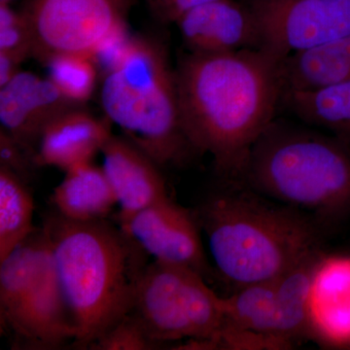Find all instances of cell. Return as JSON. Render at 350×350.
Returning a JSON list of instances; mask_svg holds the SVG:
<instances>
[{"label": "cell", "instance_id": "6da1fadb", "mask_svg": "<svg viewBox=\"0 0 350 350\" xmlns=\"http://www.w3.org/2000/svg\"><path fill=\"white\" fill-rule=\"evenodd\" d=\"M283 59L266 48L190 53L175 69L182 124L222 180L241 181L251 148L282 101Z\"/></svg>", "mask_w": 350, "mask_h": 350}, {"label": "cell", "instance_id": "7a4b0ae2", "mask_svg": "<svg viewBox=\"0 0 350 350\" xmlns=\"http://www.w3.org/2000/svg\"><path fill=\"white\" fill-rule=\"evenodd\" d=\"M193 211L214 268L236 289L275 280L322 251L323 224L319 219L241 181L223 180Z\"/></svg>", "mask_w": 350, "mask_h": 350}, {"label": "cell", "instance_id": "3957f363", "mask_svg": "<svg viewBox=\"0 0 350 350\" xmlns=\"http://www.w3.org/2000/svg\"><path fill=\"white\" fill-rule=\"evenodd\" d=\"M42 230L75 321L73 342L89 349L131 312L144 251L107 219L79 222L57 213Z\"/></svg>", "mask_w": 350, "mask_h": 350}, {"label": "cell", "instance_id": "277c9868", "mask_svg": "<svg viewBox=\"0 0 350 350\" xmlns=\"http://www.w3.org/2000/svg\"><path fill=\"white\" fill-rule=\"evenodd\" d=\"M241 182L320 222L350 213V146L273 121L251 148Z\"/></svg>", "mask_w": 350, "mask_h": 350}, {"label": "cell", "instance_id": "5b68a950", "mask_svg": "<svg viewBox=\"0 0 350 350\" xmlns=\"http://www.w3.org/2000/svg\"><path fill=\"white\" fill-rule=\"evenodd\" d=\"M100 98L105 117L161 167L184 165L196 153L182 124L175 69L159 39L131 38L103 76Z\"/></svg>", "mask_w": 350, "mask_h": 350}, {"label": "cell", "instance_id": "8992f818", "mask_svg": "<svg viewBox=\"0 0 350 350\" xmlns=\"http://www.w3.org/2000/svg\"><path fill=\"white\" fill-rule=\"evenodd\" d=\"M131 314L157 345L194 340L200 349H217L224 325V298L192 269L156 261L138 275Z\"/></svg>", "mask_w": 350, "mask_h": 350}, {"label": "cell", "instance_id": "52a82bcc", "mask_svg": "<svg viewBox=\"0 0 350 350\" xmlns=\"http://www.w3.org/2000/svg\"><path fill=\"white\" fill-rule=\"evenodd\" d=\"M137 0H24L20 12L31 33L32 57L45 66L62 55L93 56L128 27Z\"/></svg>", "mask_w": 350, "mask_h": 350}, {"label": "cell", "instance_id": "ba28073f", "mask_svg": "<svg viewBox=\"0 0 350 350\" xmlns=\"http://www.w3.org/2000/svg\"><path fill=\"white\" fill-rule=\"evenodd\" d=\"M261 47L284 61L350 33V0H243Z\"/></svg>", "mask_w": 350, "mask_h": 350}, {"label": "cell", "instance_id": "9c48e42d", "mask_svg": "<svg viewBox=\"0 0 350 350\" xmlns=\"http://www.w3.org/2000/svg\"><path fill=\"white\" fill-rule=\"evenodd\" d=\"M119 224L156 261L192 269L206 280L211 276L213 268L207 260L194 211L170 197Z\"/></svg>", "mask_w": 350, "mask_h": 350}, {"label": "cell", "instance_id": "30bf717a", "mask_svg": "<svg viewBox=\"0 0 350 350\" xmlns=\"http://www.w3.org/2000/svg\"><path fill=\"white\" fill-rule=\"evenodd\" d=\"M82 107L64 96L49 78L29 71H21L0 88L1 129L34 160L46 128L64 113Z\"/></svg>", "mask_w": 350, "mask_h": 350}, {"label": "cell", "instance_id": "8fae6325", "mask_svg": "<svg viewBox=\"0 0 350 350\" xmlns=\"http://www.w3.org/2000/svg\"><path fill=\"white\" fill-rule=\"evenodd\" d=\"M8 329L17 340L34 349H56L68 340L75 342V321L57 280L47 239L38 280Z\"/></svg>", "mask_w": 350, "mask_h": 350}, {"label": "cell", "instance_id": "7c38bea8", "mask_svg": "<svg viewBox=\"0 0 350 350\" xmlns=\"http://www.w3.org/2000/svg\"><path fill=\"white\" fill-rule=\"evenodd\" d=\"M176 24L190 53L221 54L261 48L256 21L244 1L214 0L189 11Z\"/></svg>", "mask_w": 350, "mask_h": 350}, {"label": "cell", "instance_id": "4fadbf2b", "mask_svg": "<svg viewBox=\"0 0 350 350\" xmlns=\"http://www.w3.org/2000/svg\"><path fill=\"white\" fill-rule=\"evenodd\" d=\"M100 152L120 206L119 223L169 198L160 165L128 138L112 135Z\"/></svg>", "mask_w": 350, "mask_h": 350}, {"label": "cell", "instance_id": "5bb4252c", "mask_svg": "<svg viewBox=\"0 0 350 350\" xmlns=\"http://www.w3.org/2000/svg\"><path fill=\"white\" fill-rule=\"evenodd\" d=\"M310 336L326 345H350V256L320 258L310 290Z\"/></svg>", "mask_w": 350, "mask_h": 350}, {"label": "cell", "instance_id": "9a60e30c", "mask_svg": "<svg viewBox=\"0 0 350 350\" xmlns=\"http://www.w3.org/2000/svg\"><path fill=\"white\" fill-rule=\"evenodd\" d=\"M111 125L107 117L96 118L84 107L64 113L44 131L36 151V165L66 172L92 162L111 137Z\"/></svg>", "mask_w": 350, "mask_h": 350}, {"label": "cell", "instance_id": "2e32d148", "mask_svg": "<svg viewBox=\"0 0 350 350\" xmlns=\"http://www.w3.org/2000/svg\"><path fill=\"white\" fill-rule=\"evenodd\" d=\"M53 202L63 217L89 222L107 219L117 200L103 167L89 162L66 170L55 188Z\"/></svg>", "mask_w": 350, "mask_h": 350}, {"label": "cell", "instance_id": "e0dca14e", "mask_svg": "<svg viewBox=\"0 0 350 350\" xmlns=\"http://www.w3.org/2000/svg\"><path fill=\"white\" fill-rule=\"evenodd\" d=\"M350 80V33L297 53L282 63L283 93L310 92Z\"/></svg>", "mask_w": 350, "mask_h": 350}, {"label": "cell", "instance_id": "ac0fdd59", "mask_svg": "<svg viewBox=\"0 0 350 350\" xmlns=\"http://www.w3.org/2000/svg\"><path fill=\"white\" fill-rule=\"evenodd\" d=\"M322 255L313 253L275 278V336L285 349L310 335V290Z\"/></svg>", "mask_w": 350, "mask_h": 350}, {"label": "cell", "instance_id": "d6986e66", "mask_svg": "<svg viewBox=\"0 0 350 350\" xmlns=\"http://www.w3.org/2000/svg\"><path fill=\"white\" fill-rule=\"evenodd\" d=\"M46 250L43 230H36L0 261V317L9 328L38 280Z\"/></svg>", "mask_w": 350, "mask_h": 350}, {"label": "cell", "instance_id": "ffe728a7", "mask_svg": "<svg viewBox=\"0 0 350 350\" xmlns=\"http://www.w3.org/2000/svg\"><path fill=\"white\" fill-rule=\"evenodd\" d=\"M282 103L310 125L330 131L350 146V80L310 92H285Z\"/></svg>", "mask_w": 350, "mask_h": 350}, {"label": "cell", "instance_id": "44dd1931", "mask_svg": "<svg viewBox=\"0 0 350 350\" xmlns=\"http://www.w3.org/2000/svg\"><path fill=\"white\" fill-rule=\"evenodd\" d=\"M225 322L222 329L247 332L284 345L275 338V278L252 283L224 298Z\"/></svg>", "mask_w": 350, "mask_h": 350}, {"label": "cell", "instance_id": "7402d4cb", "mask_svg": "<svg viewBox=\"0 0 350 350\" xmlns=\"http://www.w3.org/2000/svg\"><path fill=\"white\" fill-rule=\"evenodd\" d=\"M32 216L33 199L27 182L0 167V261L36 232Z\"/></svg>", "mask_w": 350, "mask_h": 350}, {"label": "cell", "instance_id": "603a6c76", "mask_svg": "<svg viewBox=\"0 0 350 350\" xmlns=\"http://www.w3.org/2000/svg\"><path fill=\"white\" fill-rule=\"evenodd\" d=\"M45 66L49 71L48 78L71 100L85 105L93 96L100 73L91 57L62 55Z\"/></svg>", "mask_w": 350, "mask_h": 350}, {"label": "cell", "instance_id": "cb8c5ba5", "mask_svg": "<svg viewBox=\"0 0 350 350\" xmlns=\"http://www.w3.org/2000/svg\"><path fill=\"white\" fill-rule=\"evenodd\" d=\"M159 345L131 312L101 336L89 349L98 350H151Z\"/></svg>", "mask_w": 350, "mask_h": 350}, {"label": "cell", "instance_id": "d4e9b609", "mask_svg": "<svg viewBox=\"0 0 350 350\" xmlns=\"http://www.w3.org/2000/svg\"><path fill=\"white\" fill-rule=\"evenodd\" d=\"M0 53L10 55L20 62L32 57L31 33L20 11L10 4H0Z\"/></svg>", "mask_w": 350, "mask_h": 350}, {"label": "cell", "instance_id": "484cf974", "mask_svg": "<svg viewBox=\"0 0 350 350\" xmlns=\"http://www.w3.org/2000/svg\"><path fill=\"white\" fill-rule=\"evenodd\" d=\"M0 167L11 170L27 182L32 167H38L33 157L3 129L0 128Z\"/></svg>", "mask_w": 350, "mask_h": 350}, {"label": "cell", "instance_id": "4316f807", "mask_svg": "<svg viewBox=\"0 0 350 350\" xmlns=\"http://www.w3.org/2000/svg\"><path fill=\"white\" fill-rule=\"evenodd\" d=\"M214 0H145L154 19L163 25L177 23L196 7Z\"/></svg>", "mask_w": 350, "mask_h": 350}, {"label": "cell", "instance_id": "83f0119b", "mask_svg": "<svg viewBox=\"0 0 350 350\" xmlns=\"http://www.w3.org/2000/svg\"><path fill=\"white\" fill-rule=\"evenodd\" d=\"M22 62L5 53H0V88L5 86L21 72Z\"/></svg>", "mask_w": 350, "mask_h": 350}, {"label": "cell", "instance_id": "f1b7e54d", "mask_svg": "<svg viewBox=\"0 0 350 350\" xmlns=\"http://www.w3.org/2000/svg\"><path fill=\"white\" fill-rule=\"evenodd\" d=\"M13 0H0V4H10Z\"/></svg>", "mask_w": 350, "mask_h": 350}]
</instances>
